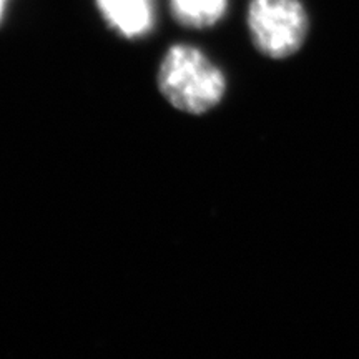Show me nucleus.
<instances>
[{
  "label": "nucleus",
  "mask_w": 359,
  "mask_h": 359,
  "mask_svg": "<svg viewBox=\"0 0 359 359\" xmlns=\"http://www.w3.org/2000/svg\"><path fill=\"white\" fill-rule=\"evenodd\" d=\"M158 88L175 109L203 115L223 100L226 79L198 48L173 45L161 60Z\"/></svg>",
  "instance_id": "obj_1"
},
{
  "label": "nucleus",
  "mask_w": 359,
  "mask_h": 359,
  "mask_svg": "<svg viewBox=\"0 0 359 359\" xmlns=\"http://www.w3.org/2000/svg\"><path fill=\"white\" fill-rule=\"evenodd\" d=\"M170 7L180 25L205 29L223 19L228 0H170Z\"/></svg>",
  "instance_id": "obj_4"
},
{
  "label": "nucleus",
  "mask_w": 359,
  "mask_h": 359,
  "mask_svg": "<svg viewBox=\"0 0 359 359\" xmlns=\"http://www.w3.org/2000/svg\"><path fill=\"white\" fill-rule=\"evenodd\" d=\"M8 0H0V20H2L4 12H6V6H7Z\"/></svg>",
  "instance_id": "obj_5"
},
{
  "label": "nucleus",
  "mask_w": 359,
  "mask_h": 359,
  "mask_svg": "<svg viewBox=\"0 0 359 359\" xmlns=\"http://www.w3.org/2000/svg\"><path fill=\"white\" fill-rule=\"evenodd\" d=\"M103 19L127 39L145 35L154 25L151 0H97Z\"/></svg>",
  "instance_id": "obj_3"
},
{
  "label": "nucleus",
  "mask_w": 359,
  "mask_h": 359,
  "mask_svg": "<svg viewBox=\"0 0 359 359\" xmlns=\"http://www.w3.org/2000/svg\"><path fill=\"white\" fill-rule=\"evenodd\" d=\"M246 24L255 48L273 60L298 53L309 32V15L302 0H250Z\"/></svg>",
  "instance_id": "obj_2"
}]
</instances>
